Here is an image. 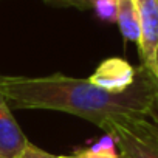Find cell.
<instances>
[{
  "mask_svg": "<svg viewBox=\"0 0 158 158\" xmlns=\"http://www.w3.org/2000/svg\"><path fill=\"white\" fill-rule=\"evenodd\" d=\"M90 6H93L96 16L106 22H116L118 14V0H92Z\"/></svg>",
  "mask_w": 158,
  "mask_h": 158,
  "instance_id": "obj_8",
  "label": "cell"
},
{
  "mask_svg": "<svg viewBox=\"0 0 158 158\" xmlns=\"http://www.w3.org/2000/svg\"><path fill=\"white\" fill-rule=\"evenodd\" d=\"M138 23H139V42L138 50L146 68L155 79V54L158 48V0H133Z\"/></svg>",
  "mask_w": 158,
  "mask_h": 158,
  "instance_id": "obj_3",
  "label": "cell"
},
{
  "mask_svg": "<svg viewBox=\"0 0 158 158\" xmlns=\"http://www.w3.org/2000/svg\"><path fill=\"white\" fill-rule=\"evenodd\" d=\"M30 141L16 123L11 107L0 92V158H20Z\"/></svg>",
  "mask_w": 158,
  "mask_h": 158,
  "instance_id": "obj_5",
  "label": "cell"
},
{
  "mask_svg": "<svg viewBox=\"0 0 158 158\" xmlns=\"http://www.w3.org/2000/svg\"><path fill=\"white\" fill-rule=\"evenodd\" d=\"M116 23L119 31L126 40L139 42V23H138V13L133 0H118V14Z\"/></svg>",
  "mask_w": 158,
  "mask_h": 158,
  "instance_id": "obj_6",
  "label": "cell"
},
{
  "mask_svg": "<svg viewBox=\"0 0 158 158\" xmlns=\"http://www.w3.org/2000/svg\"><path fill=\"white\" fill-rule=\"evenodd\" d=\"M155 84H156V95H158V48L155 54Z\"/></svg>",
  "mask_w": 158,
  "mask_h": 158,
  "instance_id": "obj_11",
  "label": "cell"
},
{
  "mask_svg": "<svg viewBox=\"0 0 158 158\" xmlns=\"http://www.w3.org/2000/svg\"><path fill=\"white\" fill-rule=\"evenodd\" d=\"M121 158H158V127L147 118H119L104 124Z\"/></svg>",
  "mask_w": 158,
  "mask_h": 158,
  "instance_id": "obj_2",
  "label": "cell"
},
{
  "mask_svg": "<svg viewBox=\"0 0 158 158\" xmlns=\"http://www.w3.org/2000/svg\"><path fill=\"white\" fill-rule=\"evenodd\" d=\"M68 158H121V155L118 153L113 139L109 135H106L101 141H98L92 147L79 149L73 152Z\"/></svg>",
  "mask_w": 158,
  "mask_h": 158,
  "instance_id": "obj_7",
  "label": "cell"
},
{
  "mask_svg": "<svg viewBox=\"0 0 158 158\" xmlns=\"http://www.w3.org/2000/svg\"><path fill=\"white\" fill-rule=\"evenodd\" d=\"M0 92L11 109L65 112L102 129L112 119H149L156 84L152 74L139 67L135 84L123 93L104 90L90 79L70 77L60 73L39 77L0 76Z\"/></svg>",
  "mask_w": 158,
  "mask_h": 158,
  "instance_id": "obj_1",
  "label": "cell"
},
{
  "mask_svg": "<svg viewBox=\"0 0 158 158\" xmlns=\"http://www.w3.org/2000/svg\"><path fill=\"white\" fill-rule=\"evenodd\" d=\"M149 119L158 127V95H156V93H155V99H153V106H152V110H150Z\"/></svg>",
  "mask_w": 158,
  "mask_h": 158,
  "instance_id": "obj_10",
  "label": "cell"
},
{
  "mask_svg": "<svg viewBox=\"0 0 158 158\" xmlns=\"http://www.w3.org/2000/svg\"><path fill=\"white\" fill-rule=\"evenodd\" d=\"M20 158H68V156H60V155H53L50 152H45L42 150L40 147L34 146V144H28L27 150L23 152V155Z\"/></svg>",
  "mask_w": 158,
  "mask_h": 158,
  "instance_id": "obj_9",
  "label": "cell"
},
{
  "mask_svg": "<svg viewBox=\"0 0 158 158\" xmlns=\"http://www.w3.org/2000/svg\"><path fill=\"white\" fill-rule=\"evenodd\" d=\"M71 3H79V5H85V6H90V2L92 0H70Z\"/></svg>",
  "mask_w": 158,
  "mask_h": 158,
  "instance_id": "obj_12",
  "label": "cell"
},
{
  "mask_svg": "<svg viewBox=\"0 0 158 158\" xmlns=\"http://www.w3.org/2000/svg\"><path fill=\"white\" fill-rule=\"evenodd\" d=\"M136 77L138 68L121 57H109L98 65L89 79L104 90L112 93H123L135 84Z\"/></svg>",
  "mask_w": 158,
  "mask_h": 158,
  "instance_id": "obj_4",
  "label": "cell"
}]
</instances>
